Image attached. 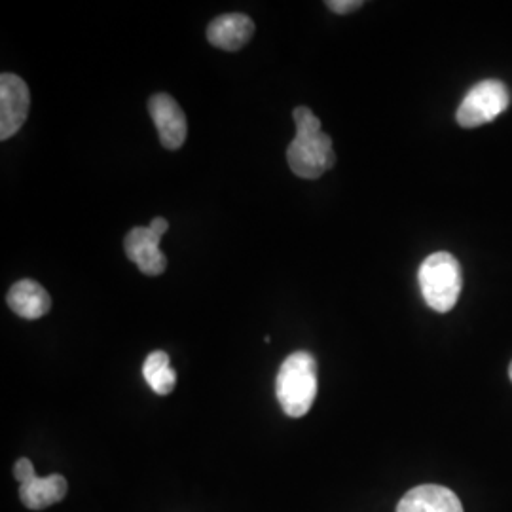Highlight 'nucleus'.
I'll return each mask as SVG.
<instances>
[{
	"label": "nucleus",
	"instance_id": "nucleus-3",
	"mask_svg": "<svg viewBox=\"0 0 512 512\" xmlns=\"http://www.w3.org/2000/svg\"><path fill=\"white\" fill-rule=\"evenodd\" d=\"M287 162L296 177L319 179L336 164L332 139L323 128L296 131L293 143L287 148Z\"/></svg>",
	"mask_w": 512,
	"mask_h": 512
},
{
	"label": "nucleus",
	"instance_id": "nucleus-16",
	"mask_svg": "<svg viewBox=\"0 0 512 512\" xmlns=\"http://www.w3.org/2000/svg\"><path fill=\"white\" fill-rule=\"evenodd\" d=\"M509 376H511V382H512V363H511V366H509Z\"/></svg>",
	"mask_w": 512,
	"mask_h": 512
},
{
	"label": "nucleus",
	"instance_id": "nucleus-12",
	"mask_svg": "<svg viewBox=\"0 0 512 512\" xmlns=\"http://www.w3.org/2000/svg\"><path fill=\"white\" fill-rule=\"evenodd\" d=\"M143 376L158 395H169L177 385V372L169 365L165 351H152L143 365Z\"/></svg>",
	"mask_w": 512,
	"mask_h": 512
},
{
	"label": "nucleus",
	"instance_id": "nucleus-9",
	"mask_svg": "<svg viewBox=\"0 0 512 512\" xmlns=\"http://www.w3.org/2000/svg\"><path fill=\"white\" fill-rule=\"evenodd\" d=\"M397 512H463V505L452 490L437 484H423L403 495Z\"/></svg>",
	"mask_w": 512,
	"mask_h": 512
},
{
	"label": "nucleus",
	"instance_id": "nucleus-10",
	"mask_svg": "<svg viewBox=\"0 0 512 512\" xmlns=\"http://www.w3.org/2000/svg\"><path fill=\"white\" fill-rule=\"evenodd\" d=\"M8 306L23 319H40L52 308L48 291L33 279H21L6 296Z\"/></svg>",
	"mask_w": 512,
	"mask_h": 512
},
{
	"label": "nucleus",
	"instance_id": "nucleus-4",
	"mask_svg": "<svg viewBox=\"0 0 512 512\" xmlns=\"http://www.w3.org/2000/svg\"><path fill=\"white\" fill-rule=\"evenodd\" d=\"M511 93L499 80H484L471 88L459 105L458 124L461 128H478L495 120L509 109Z\"/></svg>",
	"mask_w": 512,
	"mask_h": 512
},
{
	"label": "nucleus",
	"instance_id": "nucleus-13",
	"mask_svg": "<svg viewBox=\"0 0 512 512\" xmlns=\"http://www.w3.org/2000/svg\"><path fill=\"white\" fill-rule=\"evenodd\" d=\"M14 476H16V480H19V484H25V482L33 480L37 473H35V467H33V463L29 459L21 458L16 461Z\"/></svg>",
	"mask_w": 512,
	"mask_h": 512
},
{
	"label": "nucleus",
	"instance_id": "nucleus-1",
	"mask_svg": "<svg viewBox=\"0 0 512 512\" xmlns=\"http://www.w3.org/2000/svg\"><path fill=\"white\" fill-rule=\"evenodd\" d=\"M275 395L291 418L310 412L317 397V361L311 353L296 351L283 361L275 380Z\"/></svg>",
	"mask_w": 512,
	"mask_h": 512
},
{
	"label": "nucleus",
	"instance_id": "nucleus-11",
	"mask_svg": "<svg viewBox=\"0 0 512 512\" xmlns=\"http://www.w3.org/2000/svg\"><path fill=\"white\" fill-rule=\"evenodd\" d=\"M65 476H35L33 480L19 484V499L31 511H44L59 503L67 495Z\"/></svg>",
	"mask_w": 512,
	"mask_h": 512
},
{
	"label": "nucleus",
	"instance_id": "nucleus-8",
	"mask_svg": "<svg viewBox=\"0 0 512 512\" xmlns=\"http://www.w3.org/2000/svg\"><path fill=\"white\" fill-rule=\"evenodd\" d=\"M255 35V23L245 14H224L207 27V40L224 52H238Z\"/></svg>",
	"mask_w": 512,
	"mask_h": 512
},
{
	"label": "nucleus",
	"instance_id": "nucleus-2",
	"mask_svg": "<svg viewBox=\"0 0 512 512\" xmlns=\"http://www.w3.org/2000/svg\"><path fill=\"white\" fill-rule=\"evenodd\" d=\"M418 279L423 300L431 310L446 313L456 306L463 287L461 266L456 256L444 251L427 256L421 264Z\"/></svg>",
	"mask_w": 512,
	"mask_h": 512
},
{
	"label": "nucleus",
	"instance_id": "nucleus-15",
	"mask_svg": "<svg viewBox=\"0 0 512 512\" xmlns=\"http://www.w3.org/2000/svg\"><path fill=\"white\" fill-rule=\"evenodd\" d=\"M148 228H150L154 234H158V236L162 238L165 232L169 230V222H167L165 219H162V217H156V219L152 220V222L148 224Z\"/></svg>",
	"mask_w": 512,
	"mask_h": 512
},
{
	"label": "nucleus",
	"instance_id": "nucleus-14",
	"mask_svg": "<svg viewBox=\"0 0 512 512\" xmlns=\"http://www.w3.org/2000/svg\"><path fill=\"white\" fill-rule=\"evenodd\" d=\"M361 6H363L361 0H329L327 2V8L334 14H349V12L359 10Z\"/></svg>",
	"mask_w": 512,
	"mask_h": 512
},
{
	"label": "nucleus",
	"instance_id": "nucleus-7",
	"mask_svg": "<svg viewBox=\"0 0 512 512\" xmlns=\"http://www.w3.org/2000/svg\"><path fill=\"white\" fill-rule=\"evenodd\" d=\"M162 238L154 234L148 226H137L126 236V255L131 262L139 266L145 275L156 277L162 275L167 268V258L160 251Z\"/></svg>",
	"mask_w": 512,
	"mask_h": 512
},
{
	"label": "nucleus",
	"instance_id": "nucleus-5",
	"mask_svg": "<svg viewBox=\"0 0 512 512\" xmlns=\"http://www.w3.org/2000/svg\"><path fill=\"white\" fill-rule=\"evenodd\" d=\"M31 107V93L18 74L0 76V139L6 141L23 128Z\"/></svg>",
	"mask_w": 512,
	"mask_h": 512
},
{
	"label": "nucleus",
	"instance_id": "nucleus-6",
	"mask_svg": "<svg viewBox=\"0 0 512 512\" xmlns=\"http://www.w3.org/2000/svg\"><path fill=\"white\" fill-rule=\"evenodd\" d=\"M148 110L158 129L160 141L169 150H179L186 141L188 124L181 105L167 93H156L148 101Z\"/></svg>",
	"mask_w": 512,
	"mask_h": 512
}]
</instances>
